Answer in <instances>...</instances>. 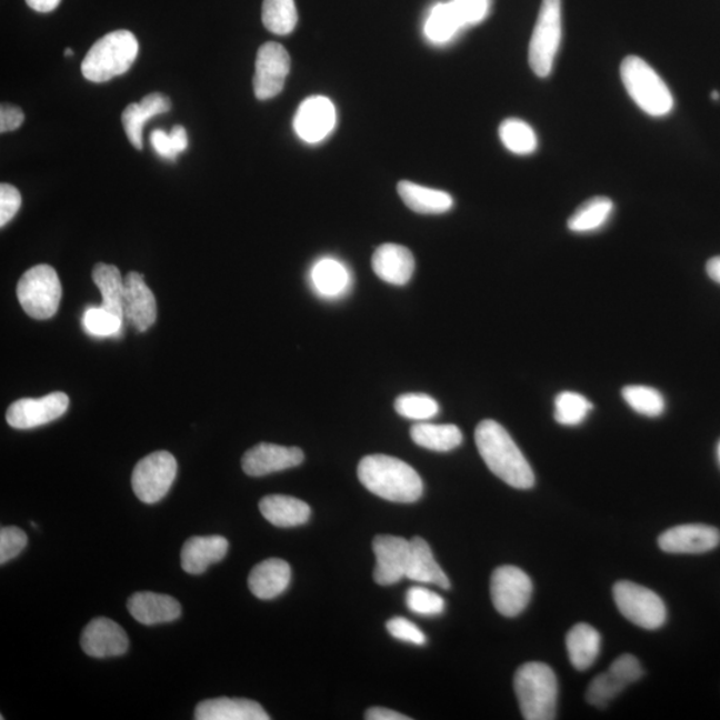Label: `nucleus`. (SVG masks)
<instances>
[{"mask_svg": "<svg viewBox=\"0 0 720 720\" xmlns=\"http://www.w3.org/2000/svg\"><path fill=\"white\" fill-rule=\"evenodd\" d=\"M69 406L70 399L64 392H51L42 398L17 400L7 410L6 419L13 429H36L63 417Z\"/></svg>", "mask_w": 720, "mask_h": 720, "instance_id": "f8f14e48", "label": "nucleus"}, {"mask_svg": "<svg viewBox=\"0 0 720 720\" xmlns=\"http://www.w3.org/2000/svg\"><path fill=\"white\" fill-rule=\"evenodd\" d=\"M170 136L179 153L187 150V147H189V137H187V131L183 126L173 127Z\"/></svg>", "mask_w": 720, "mask_h": 720, "instance_id": "3c124183", "label": "nucleus"}, {"mask_svg": "<svg viewBox=\"0 0 720 720\" xmlns=\"http://www.w3.org/2000/svg\"><path fill=\"white\" fill-rule=\"evenodd\" d=\"M229 546L224 537H193L187 540L180 553L182 569L191 576H200L227 556Z\"/></svg>", "mask_w": 720, "mask_h": 720, "instance_id": "4be33fe9", "label": "nucleus"}, {"mask_svg": "<svg viewBox=\"0 0 720 720\" xmlns=\"http://www.w3.org/2000/svg\"><path fill=\"white\" fill-rule=\"evenodd\" d=\"M358 478L373 496L390 502L413 503L423 493V480L410 464L382 453L360 460Z\"/></svg>", "mask_w": 720, "mask_h": 720, "instance_id": "f03ea898", "label": "nucleus"}, {"mask_svg": "<svg viewBox=\"0 0 720 720\" xmlns=\"http://www.w3.org/2000/svg\"><path fill=\"white\" fill-rule=\"evenodd\" d=\"M60 2L62 0H26L27 6L31 7L32 10L43 13L56 10Z\"/></svg>", "mask_w": 720, "mask_h": 720, "instance_id": "603ef678", "label": "nucleus"}, {"mask_svg": "<svg viewBox=\"0 0 720 720\" xmlns=\"http://www.w3.org/2000/svg\"><path fill=\"white\" fill-rule=\"evenodd\" d=\"M490 592L493 607L500 616L516 618L530 603L532 582L518 567L502 566L492 572Z\"/></svg>", "mask_w": 720, "mask_h": 720, "instance_id": "9d476101", "label": "nucleus"}, {"mask_svg": "<svg viewBox=\"0 0 720 720\" xmlns=\"http://www.w3.org/2000/svg\"><path fill=\"white\" fill-rule=\"evenodd\" d=\"M17 296L27 316L39 320L50 319L59 309L62 284L51 266L38 264L20 278Z\"/></svg>", "mask_w": 720, "mask_h": 720, "instance_id": "423d86ee", "label": "nucleus"}, {"mask_svg": "<svg viewBox=\"0 0 720 720\" xmlns=\"http://www.w3.org/2000/svg\"><path fill=\"white\" fill-rule=\"evenodd\" d=\"M136 36L127 30L107 33L93 44L82 63V73L93 83L109 82L130 70L138 57Z\"/></svg>", "mask_w": 720, "mask_h": 720, "instance_id": "20e7f679", "label": "nucleus"}, {"mask_svg": "<svg viewBox=\"0 0 720 720\" xmlns=\"http://www.w3.org/2000/svg\"><path fill=\"white\" fill-rule=\"evenodd\" d=\"M717 452H718V460H719V463H720V442H719V444H718V450H717Z\"/></svg>", "mask_w": 720, "mask_h": 720, "instance_id": "4d7b16f0", "label": "nucleus"}, {"mask_svg": "<svg viewBox=\"0 0 720 720\" xmlns=\"http://www.w3.org/2000/svg\"><path fill=\"white\" fill-rule=\"evenodd\" d=\"M127 609L137 622L144 626L173 622L182 613L177 599L156 592L133 593L127 602Z\"/></svg>", "mask_w": 720, "mask_h": 720, "instance_id": "412c9836", "label": "nucleus"}, {"mask_svg": "<svg viewBox=\"0 0 720 720\" xmlns=\"http://www.w3.org/2000/svg\"><path fill=\"white\" fill-rule=\"evenodd\" d=\"M406 604L409 610L418 616L437 617L443 613L444 599L422 586H413L406 593Z\"/></svg>", "mask_w": 720, "mask_h": 720, "instance_id": "58836bf2", "label": "nucleus"}, {"mask_svg": "<svg viewBox=\"0 0 720 720\" xmlns=\"http://www.w3.org/2000/svg\"><path fill=\"white\" fill-rule=\"evenodd\" d=\"M612 593L618 610L631 623L644 630H658L664 624L666 604L657 592L629 580H622L613 584Z\"/></svg>", "mask_w": 720, "mask_h": 720, "instance_id": "6e6552de", "label": "nucleus"}, {"mask_svg": "<svg viewBox=\"0 0 720 720\" xmlns=\"http://www.w3.org/2000/svg\"><path fill=\"white\" fill-rule=\"evenodd\" d=\"M562 40V0H543L533 29L529 60L539 78L549 77Z\"/></svg>", "mask_w": 720, "mask_h": 720, "instance_id": "0eeeda50", "label": "nucleus"}, {"mask_svg": "<svg viewBox=\"0 0 720 720\" xmlns=\"http://www.w3.org/2000/svg\"><path fill=\"white\" fill-rule=\"evenodd\" d=\"M291 59L282 44L269 42L260 47L257 56L253 91L259 100L277 97L289 76Z\"/></svg>", "mask_w": 720, "mask_h": 720, "instance_id": "ddd939ff", "label": "nucleus"}, {"mask_svg": "<svg viewBox=\"0 0 720 720\" xmlns=\"http://www.w3.org/2000/svg\"><path fill=\"white\" fill-rule=\"evenodd\" d=\"M20 206L22 197L17 187L7 183L0 186V226L9 223L17 216Z\"/></svg>", "mask_w": 720, "mask_h": 720, "instance_id": "a18cd8bd", "label": "nucleus"}, {"mask_svg": "<svg viewBox=\"0 0 720 720\" xmlns=\"http://www.w3.org/2000/svg\"><path fill=\"white\" fill-rule=\"evenodd\" d=\"M29 538L18 527H2L0 530V564L10 562L26 549Z\"/></svg>", "mask_w": 720, "mask_h": 720, "instance_id": "79ce46f5", "label": "nucleus"}, {"mask_svg": "<svg viewBox=\"0 0 720 720\" xmlns=\"http://www.w3.org/2000/svg\"><path fill=\"white\" fill-rule=\"evenodd\" d=\"M139 104L142 107L144 112L149 113L150 118L160 116V113L169 112L172 107L171 99L160 92L149 93V96L140 100Z\"/></svg>", "mask_w": 720, "mask_h": 720, "instance_id": "de8ad7c7", "label": "nucleus"}, {"mask_svg": "<svg viewBox=\"0 0 720 720\" xmlns=\"http://www.w3.org/2000/svg\"><path fill=\"white\" fill-rule=\"evenodd\" d=\"M93 283L102 293V309L124 319L123 293L124 280L118 267L106 263H98L92 271Z\"/></svg>", "mask_w": 720, "mask_h": 720, "instance_id": "c756f323", "label": "nucleus"}, {"mask_svg": "<svg viewBox=\"0 0 720 720\" xmlns=\"http://www.w3.org/2000/svg\"><path fill=\"white\" fill-rule=\"evenodd\" d=\"M311 278L320 296L338 297L349 287L350 276L346 267L336 259L324 258L313 266Z\"/></svg>", "mask_w": 720, "mask_h": 720, "instance_id": "2f4dec72", "label": "nucleus"}, {"mask_svg": "<svg viewBox=\"0 0 720 720\" xmlns=\"http://www.w3.org/2000/svg\"><path fill=\"white\" fill-rule=\"evenodd\" d=\"M290 582V564L283 559L271 558L253 567L249 589L258 599L270 600L282 596Z\"/></svg>", "mask_w": 720, "mask_h": 720, "instance_id": "5701e85b", "label": "nucleus"}, {"mask_svg": "<svg viewBox=\"0 0 720 720\" xmlns=\"http://www.w3.org/2000/svg\"><path fill=\"white\" fill-rule=\"evenodd\" d=\"M398 193L410 210L418 213H426V216L444 213L450 211L453 206V199L450 193L429 189V187L419 186L409 182V180H403V182L398 183Z\"/></svg>", "mask_w": 720, "mask_h": 720, "instance_id": "bb28decb", "label": "nucleus"}, {"mask_svg": "<svg viewBox=\"0 0 720 720\" xmlns=\"http://www.w3.org/2000/svg\"><path fill=\"white\" fill-rule=\"evenodd\" d=\"M372 270L386 283L404 286L412 278L416 260H413L412 252L406 247L386 243L373 252Z\"/></svg>", "mask_w": 720, "mask_h": 720, "instance_id": "aec40b11", "label": "nucleus"}, {"mask_svg": "<svg viewBox=\"0 0 720 720\" xmlns=\"http://www.w3.org/2000/svg\"><path fill=\"white\" fill-rule=\"evenodd\" d=\"M592 409V403L586 397L578 392L563 391L556 398L553 417L559 424L573 427L582 424Z\"/></svg>", "mask_w": 720, "mask_h": 720, "instance_id": "e433bc0d", "label": "nucleus"}, {"mask_svg": "<svg viewBox=\"0 0 720 720\" xmlns=\"http://www.w3.org/2000/svg\"><path fill=\"white\" fill-rule=\"evenodd\" d=\"M499 137L506 149L518 156H529L538 147L536 131L520 119H506L499 127Z\"/></svg>", "mask_w": 720, "mask_h": 720, "instance_id": "f704fd0d", "label": "nucleus"}, {"mask_svg": "<svg viewBox=\"0 0 720 720\" xmlns=\"http://www.w3.org/2000/svg\"><path fill=\"white\" fill-rule=\"evenodd\" d=\"M612 211L613 203L611 199L606 197L592 198L572 213L567 226L572 232L578 233L598 231L609 222Z\"/></svg>", "mask_w": 720, "mask_h": 720, "instance_id": "7c9ffc66", "label": "nucleus"}, {"mask_svg": "<svg viewBox=\"0 0 720 720\" xmlns=\"http://www.w3.org/2000/svg\"><path fill=\"white\" fill-rule=\"evenodd\" d=\"M86 330L96 337H112L122 330L123 319L113 316V313L102 309V307H92L84 313Z\"/></svg>", "mask_w": 720, "mask_h": 720, "instance_id": "ea45409f", "label": "nucleus"}, {"mask_svg": "<svg viewBox=\"0 0 720 720\" xmlns=\"http://www.w3.org/2000/svg\"><path fill=\"white\" fill-rule=\"evenodd\" d=\"M64 56H66V57H72V56H73V51H72L71 49H66V51H64Z\"/></svg>", "mask_w": 720, "mask_h": 720, "instance_id": "6e6d98bb", "label": "nucleus"}, {"mask_svg": "<svg viewBox=\"0 0 720 720\" xmlns=\"http://www.w3.org/2000/svg\"><path fill=\"white\" fill-rule=\"evenodd\" d=\"M364 719L367 720H410V717L403 713L384 709V707H371L366 711Z\"/></svg>", "mask_w": 720, "mask_h": 720, "instance_id": "8fccbe9b", "label": "nucleus"}, {"mask_svg": "<svg viewBox=\"0 0 720 720\" xmlns=\"http://www.w3.org/2000/svg\"><path fill=\"white\" fill-rule=\"evenodd\" d=\"M644 670L639 659L623 653L610 666L609 671L599 673L591 680L586 692L587 702L598 709H604L627 686L636 683L643 677Z\"/></svg>", "mask_w": 720, "mask_h": 720, "instance_id": "9b49d317", "label": "nucleus"}, {"mask_svg": "<svg viewBox=\"0 0 720 720\" xmlns=\"http://www.w3.org/2000/svg\"><path fill=\"white\" fill-rule=\"evenodd\" d=\"M178 473L177 459L169 451H157L139 460L132 471V490L143 503L160 502L169 493Z\"/></svg>", "mask_w": 720, "mask_h": 720, "instance_id": "1a4fd4ad", "label": "nucleus"}, {"mask_svg": "<svg viewBox=\"0 0 720 720\" xmlns=\"http://www.w3.org/2000/svg\"><path fill=\"white\" fill-rule=\"evenodd\" d=\"M410 433L413 443L431 451L456 450L463 442V433L456 424L418 423Z\"/></svg>", "mask_w": 720, "mask_h": 720, "instance_id": "c85d7f7f", "label": "nucleus"}, {"mask_svg": "<svg viewBox=\"0 0 720 720\" xmlns=\"http://www.w3.org/2000/svg\"><path fill=\"white\" fill-rule=\"evenodd\" d=\"M337 124V110L326 97L303 100L293 118V130L303 142L316 144L330 136Z\"/></svg>", "mask_w": 720, "mask_h": 720, "instance_id": "4468645a", "label": "nucleus"}, {"mask_svg": "<svg viewBox=\"0 0 720 720\" xmlns=\"http://www.w3.org/2000/svg\"><path fill=\"white\" fill-rule=\"evenodd\" d=\"M622 397L626 403L640 416L657 418L662 416L666 409L662 393L649 386H626Z\"/></svg>", "mask_w": 720, "mask_h": 720, "instance_id": "c9c22d12", "label": "nucleus"}, {"mask_svg": "<svg viewBox=\"0 0 720 720\" xmlns=\"http://www.w3.org/2000/svg\"><path fill=\"white\" fill-rule=\"evenodd\" d=\"M198 720H269L263 707L250 699L218 698L200 702Z\"/></svg>", "mask_w": 720, "mask_h": 720, "instance_id": "b1692460", "label": "nucleus"}, {"mask_svg": "<svg viewBox=\"0 0 720 720\" xmlns=\"http://www.w3.org/2000/svg\"><path fill=\"white\" fill-rule=\"evenodd\" d=\"M124 318L139 332H144L157 322V299L139 272H129L124 278Z\"/></svg>", "mask_w": 720, "mask_h": 720, "instance_id": "6ab92c4d", "label": "nucleus"}, {"mask_svg": "<svg viewBox=\"0 0 720 720\" xmlns=\"http://www.w3.org/2000/svg\"><path fill=\"white\" fill-rule=\"evenodd\" d=\"M396 410L407 419L427 420L438 416L439 404L426 393H404L397 398Z\"/></svg>", "mask_w": 720, "mask_h": 720, "instance_id": "4c0bfd02", "label": "nucleus"}, {"mask_svg": "<svg viewBox=\"0 0 720 720\" xmlns=\"http://www.w3.org/2000/svg\"><path fill=\"white\" fill-rule=\"evenodd\" d=\"M476 443L487 467L504 483L518 490H529L536 484L530 463L502 424L482 420L476 430Z\"/></svg>", "mask_w": 720, "mask_h": 720, "instance_id": "f257e3e1", "label": "nucleus"}, {"mask_svg": "<svg viewBox=\"0 0 720 720\" xmlns=\"http://www.w3.org/2000/svg\"><path fill=\"white\" fill-rule=\"evenodd\" d=\"M80 646L87 656L92 658L120 657L129 650V637L113 620L97 618L86 626L80 637Z\"/></svg>", "mask_w": 720, "mask_h": 720, "instance_id": "dca6fc26", "label": "nucleus"}, {"mask_svg": "<svg viewBox=\"0 0 720 720\" xmlns=\"http://www.w3.org/2000/svg\"><path fill=\"white\" fill-rule=\"evenodd\" d=\"M460 29H463V26L451 2L438 3L433 7L424 24L426 37L431 42L440 44L449 42Z\"/></svg>", "mask_w": 720, "mask_h": 720, "instance_id": "473e14b6", "label": "nucleus"}, {"mask_svg": "<svg viewBox=\"0 0 720 720\" xmlns=\"http://www.w3.org/2000/svg\"><path fill=\"white\" fill-rule=\"evenodd\" d=\"M566 647L573 669L578 671L589 670L599 657V632L587 623L573 626L567 633Z\"/></svg>", "mask_w": 720, "mask_h": 720, "instance_id": "cd10ccee", "label": "nucleus"}, {"mask_svg": "<svg viewBox=\"0 0 720 720\" xmlns=\"http://www.w3.org/2000/svg\"><path fill=\"white\" fill-rule=\"evenodd\" d=\"M303 460L304 453L298 447L259 443L244 453L242 467L247 476L257 478L292 469Z\"/></svg>", "mask_w": 720, "mask_h": 720, "instance_id": "f3484780", "label": "nucleus"}, {"mask_svg": "<svg viewBox=\"0 0 720 720\" xmlns=\"http://www.w3.org/2000/svg\"><path fill=\"white\" fill-rule=\"evenodd\" d=\"M620 77L633 102L649 116L666 117L672 111L669 87L642 58L627 57L620 66Z\"/></svg>", "mask_w": 720, "mask_h": 720, "instance_id": "39448f33", "label": "nucleus"}, {"mask_svg": "<svg viewBox=\"0 0 720 720\" xmlns=\"http://www.w3.org/2000/svg\"><path fill=\"white\" fill-rule=\"evenodd\" d=\"M386 627L392 638L402 640V642L417 646H423L426 643L423 631L409 619L402 617L392 618L387 622Z\"/></svg>", "mask_w": 720, "mask_h": 720, "instance_id": "c03bdc74", "label": "nucleus"}, {"mask_svg": "<svg viewBox=\"0 0 720 720\" xmlns=\"http://www.w3.org/2000/svg\"><path fill=\"white\" fill-rule=\"evenodd\" d=\"M406 578L418 583L436 584L444 590L450 589L451 586L449 578L433 558L429 543L419 537L411 540V552Z\"/></svg>", "mask_w": 720, "mask_h": 720, "instance_id": "393cba45", "label": "nucleus"}, {"mask_svg": "<svg viewBox=\"0 0 720 720\" xmlns=\"http://www.w3.org/2000/svg\"><path fill=\"white\" fill-rule=\"evenodd\" d=\"M24 122V112L17 106L2 104L0 107V132H11L19 129Z\"/></svg>", "mask_w": 720, "mask_h": 720, "instance_id": "49530a36", "label": "nucleus"}, {"mask_svg": "<svg viewBox=\"0 0 720 720\" xmlns=\"http://www.w3.org/2000/svg\"><path fill=\"white\" fill-rule=\"evenodd\" d=\"M451 4L463 27L482 22L490 10V0H451Z\"/></svg>", "mask_w": 720, "mask_h": 720, "instance_id": "37998d69", "label": "nucleus"}, {"mask_svg": "<svg viewBox=\"0 0 720 720\" xmlns=\"http://www.w3.org/2000/svg\"><path fill=\"white\" fill-rule=\"evenodd\" d=\"M711 98H712L713 100H719V98H720L719 92H718V91H712V93H711Z\"/></svg>", "mask_w": 720, "mask_h": 720, "instance_id": "5fc2aeb1", "label": "nucleus"}, {"mask_svg": "<svg viewBox=\"0 0 720 720\" xmlns=\"http://www.w3.org/2000/svg\"><path fill=\"white\" fill-rule=\"evenodd\" d=\"M720 531L707 524L672 527L658 539L659 549L669 553H704L717 549Z\"/></svg>", "mask_w": 720, "mask_h": 720, "instance_id": "a211bd4d", "label": "nucleus"}, {"mask_svg": "<svg viewBox=\"0 0 720 720\" xmlns=\"http://www.w3.org/2000/svg\"><path fill=\"white\" fill-rule=\"evenodd\" d=\"M372 550L377 558L373 579L378 584H397L406 578L411 552V540L393 536H378L373 539Z\"/></svg>", "mask_w": 720, "mask_h": 720, "instance_id": "2eb2a0df", "label": "nucleus"}, {"mask_svg": "<svg viewBox=\"0 0 720 720\" xmlns=\"http://www.w3.org/2000/svg\"><path fill=\"white\" fill-rule=\"evenodd\" d=\"M151 118L144 112L139 103H131L126 107L122 113V123L127 138L137 150L143 149V127Z\"/></svg>", "mask_w": 720, "mask_h": 720, "instance_id": "a19ab883", "label": "nucleus"}, {"mask_svg": "<svg viewBox=\"0 0 720 720\" xmlns=\"http://www.w3.org/2000/svg\"><path fill=\"white\" fill-rule=\"evenodd\" d=\"M513 689L526 720L557 718L558 679L550 666L542 662L520 666L513 677Z\"/></svg>", "mask_w": 720, "mask_h": 720, "instance_id": "7ed1b4c3", "label": "nucleus"}, {"mask_svg": "<svg viewBox=\"0 0 720 720\" xmlns=\"http://www.w3.org/2000/svg\"><path fill=\"white\" fill-rule=\"evenodd\" d=\"M262 20L272 33L289 36L298 23L296 0H263Z\"/></svg>", "mask_w": 720, "mask_h": 720, "instance_id": "72a5a7b5", "label": "nucleus"}, {"mask_svg": "<svg viewBox=\"0 0 720 720\" xmlns=\"http://www.w3.org/2000/svg\"><path fill=\"white\" fill-rule=\"evenodd\" d=\"M706 271L709 273V277L720 284V257H716L709 260L706 266Z\"/></svg>", "mask_w": 720, "mask_h": 720, "instance_id": "864d4df0", "label": "nucleus"}, {"mask_svg": "<svg viewBox=\"0 0 720 720\" xmlns=\"http://www.w3.org/2000/svg\"><path fill=\"white\" fill-rule=\"evenodd\" d=\"M151 144L160 157L173 160L179 156L170 133L162 130H156L151 133Z\"/></svg>", "mask_w": 720, "mask_h": 720, "instance_id": "09e8293b", "label": "nucleus"}, {"mask_svg": "<svg viewBox=\"0 0 720 720\" xmlns=\"http://www.w3.org/2000/svg\"><path fill=\"white\" fill-rule=\"evenodd\" d=\"M266 520L277 527H297L309 522L310 506L303 500L287 496H269L259 502Z\"/></svg>", "mask_w": 720, "mask_h": 720, "instance_id": "a878e982", "label": "nucleus"}]
</instances>
